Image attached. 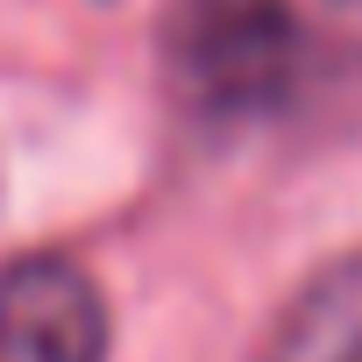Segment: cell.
<instances>
[{
	"label": "cell",
	"mask_w": 362,
	"mask_h": 362,
	"mask_svg": "<svg viewBox=\"0 0 362 362\" xmlns=\"http://www.w3.org/2000/svg\"><path fill=\"white\" fill-rule=\"evenodd\" d=\"M305 71V22L291 0H177L170 78L199 114L249 121L291 100Z\"/></svg>",
	"instance_id": "cell-1"
},
{
	"label": "cell",
	"mask_w": 362,
	"mask_h": 362,
	"mask_svg": "<svg viewBox=\"0 0 362 362\" xmlns=\"http://www.w3.org/2000/svg\"><path fill=\"white\" fill-rule=\"evenodd\" d=\"M0 362H107V298L71 256L0 263Z\"/></svg>",
	"instance_id": "cell-2"
},
{
	"label": "cell",
	"mask_w": 362,
	"mask_h": 362,
	"mask_svg": "<svg viewBox=\"0 0 362 362\" xmlns=\"http://www.w3.org/2000/svg\"><path fill=\"white\" fill-rule=\"evenodd\" d=\"M249 362H362V249L320 263L277 305Z\"/></svg>",
	"instance_id": "cell-3"
}]
</instances>
